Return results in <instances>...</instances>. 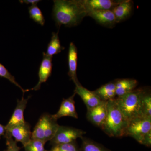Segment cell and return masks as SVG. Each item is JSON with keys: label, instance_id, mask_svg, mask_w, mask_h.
Returning a JSON list of instances; mask_svg holds the SVG:
<instances>
[{"label": "cell", "instance_id": "6da1fadb", "mask_svg": "<svg viewBox=\"0 0 151 151\" xmlns=\"http://www.w3.org/2000/svg\"><path fill=\"white\" fill-rule=\"evenodd\" d=\"M53 2L52 17L58 27L78 25L87 16L81 0H55Z\"/></svg>", "mask_w": 151, "mask_h": 151}, {"label": "cell", "instance_id": "7a4b0ae2", "mask_svg": "<svg viewBox=\"0 0 151 151\" xmlns=\"http://www.w3.org/2000/svg\"><path fill=\"white\" fill-rule=\"evenodd\" d=\"M107 116L101 129L110 137H124L128 122L122 113L116 97L106 102Z\"/></svg>", "mask_w": 151, "mask_h": 151}, {"label": "cell", "instance_id": "3957f363", "mask_svg": "<svg viewBox=\"0 0 151 151\" xmlns=\"http://www.w3.org/2000/svg\"><path fill=\"white\" fill-rule=\"evenodd\" d=\"M147 92L143 89H135L128 94L116 97L120 109L127 122L140 117H144L142 101L143 97Z\"/></svg>", "mask_w": 151, "mask_h": 151}, {"label": "cell", "instance_id": "277c9868", "mask_svg": "<svg viewBox=\"0 0 151 151\" xmlns=\"http://www.w3.org/2000/svg\"><path fill=\"white\" fill-rule=\"evenodd\" d=\"M59 126L57 120L52 115L43 113L32 132L31 139L39 140L45 143L50 141L54 137Z\"/></svg>", "mask_w": 151, "mask_h": 151}, {"label": "cell", "instance_id": "5b68a950", "mask_svg": "<svg viewBox=\"0 0 151 151\" xmlns=\"http://www.w3.org/2000/svg\"><path fill=\"white\" fill-rule=\"evenodd\" d=\"M151 131V119L140 117L128 122L125 136L134 138L141 144L146 134Z\"/></svg>", "mask_w": 151, "mask_h": 151}, {"label": "cell", "instance_id": "8992f818", "mask_svg": "<svg viewBox=\"0 0 151 151\" xmlns=\"http://www.w3.org/2000/svg\"><path fill=\"white\" fill-rule=\"evenodd\" d=\"M86 132L83 130L66 126H59L54 137L50 141L52 146L67 144L76 141L81 138Z\"/></svg>", "mask_w": 151, "mask_h": 151}, {"label": "cell", "instance_id": "52a82bcc", "mask_svg": "<svg viewBox=\"0 0 151 151\" xmlns=\"http://www.w3.org/2000/svg\"><path fill=\"white\" fill-rule=\"evenodd\" d=\"M14 140L20 142L24 146L31 139L32 132L29 123L26 122L22 124L15 125L6 129Z\"/></svg>", "mask_w": 151, "mask_h": 151}, {"label": "cell", "instance_id": "ba28073f", "mask_svg": "<svg viewBox=\"0 0 151 151\" xmlns=\"http://www.w3.org/2000/svg\"><path fill=\"white\" fill-rule=\"evenodd\" d=\"M107 113L106 102H103L100 105L87 110L86 118L89 122L101 129L105 123Z\"/></svg>", "mask_w": 151, "mask_h": 151}, {"label": "cell", "instance_id": "9c48e42d", "mask_svg": "<svg viewBox=\"0 0 151 151\" xmlns=\"http://www.w3.org/2000/svg\"><path fill=\"white\" fill-rule=\"evenodd\" d=\"M52 57L47 55L45 52L43 53V58L41 62L38 72L39 81L37 84L29 90H39L41 84L45 83L50 77L52 71Z\"/></svg>", "mask_w": 151, "mask_h": 151}, {"label": "cell", "instance_id": "30bf717a", "mask_svg": "<svg viewBox=\"0 0 151 151\" xmlns=\"http://www.w3.org/2000/svg\"><path fill=\"white\" fill-rule=\"evenodd\" d=\"M74 93L80 96L87 110L94 108L103 102L93 91L88 90L81 84L76 86Z\"/></svg>", "mask_w": 151, "mask_h": 151}, {"label": "cell", "instance_id": "8fae6325", "mask_svg": "<svg viewBox=\"0 0 151 151\" xmlns=\"http://www.w3.org/2000/svg\"><path fill=\"white\" fill-rule=\"evenodd\" d=\"M76 94L74 92L72 96L63 100L58 111L55 114L52 115L55 119L57 120L62 117L66 116L78 119V114L76 109L75 102L74 100Z\"/></svg>", "mask_w": 151, "mask_h": 151}, {"label": "cell", "instance_id": "7c38bea8", "mask_svg": "<svg viewBox=\"0 0 151 151\" xmlns=\"http://www.w3.org/2000/svg\"><path fill=\"white\" fill-rule=\"evenodd\" d=\"M81 1L88 14L91 11L112 10L122 0H81Z\"/></svg>", "mask_w": 151, "mask_h": 151}, {"label": "cell", "instance_id": "4fadbf2b", "mask_svg": "<svg viewBox=\"0 0 151 151\" xmlns=\"http://www.w3.org/2000/svg\"><path fill=\"white\" fill-rule=\"evenodd\" d=\"M87 16L92 17L99 24L112 28L117 24L116 17L112 10L91 11Z\"/></svg>", "mask_w": 151, "mask_h": 151}, {"label": "cell", "instance_id": "5bb4252c", "mask_svg": "<svg viewBox=\"0 0 151 151\" xmlns=\"http://www.w3.org/2000/svg\"><path fill=\"white\" fill-rule=\"evenodd\" d=\"M30 97V96L25 99L23 97L21 100L18 99L17 100L16 107L8 123L5 126L6 129L15 125L24 124L26 122L24 114Z\"/></svg>", "mask_w": 151, "mask_h": 151}, {"label": "cell", "instance_id": "9a60e30c", "mask_svg": "<svg viewBox=\"0 0 151 151\" xmlns=\"http://www.w3.org/2000/svg\"><path fill=\"white\" fill-rule=\"evenodd\" d=\"M78 52L77 49L73 42H70L68 49V74L75 84L76 86L81 84L78 81L76 74L77 70Z\"/></svg>", "mask_w": 151, "mask_h": 151}, {"label": "cell", "instance_id": "2e32d148", "mask_svg": "<svg viewBox=\"0 0 151 151\" xmlns=\"http://www.w3.org/2000/svg\"><path fill=\"white\" fill-rule=\"evenodd\" d=\"M133 3L130 0H122L119 4L112 10L117 23L128 18L132 12Z\"/></svg>", "mask_w": 151, "mask_h": 151}, {"label": "cell", "instance_id": "e0dca14e", "mask_svg": "<svg viewBox=\"0 0 151 151\" xmlns=\"http://www.w3.org/2000/svg\"><path fill=\"white\" fill-rule=\"evenodd\" d=\"M116 95L121 97L134 90L137 86L138 81L134 79L124 78L116 80Z\"/></svg>", "mask_w": 151, "mask_h": 151}, {"label": "cell", "instance_id": "ac0fdd59", "mask_svg": "<svg viewBox=\"0 0 151 151\" xmlns=\"http://www.w3.org/2000/svg\"><path fill=\"white\" fill-rule=\"evenodd\" d=\"M103 102H107L116 98V82H111L105 84L93 91Z\"/></svg>", "mask_w": 151, "mask_h": 151}, {"label": "cell", "instance_id": "d6986e66", "mask_svg": "<svg viewBox=\"0 0 151 151\" xmlns=\"http://www.w3.org/2000/svg\"><path fill=\"white\" fill-rule=\"evenodd\" d=\"M58 32H52L51 40L47 45L45 54L47 56L52 57L53 55L61 52L64 47L61 46L58 35Z\"/></svg>", "mask_w": 151, "mask_h": 151}, {"label": "cell", "instance_id": "ffe728a7", "mask_svg": "<svg viewBox=\"0 0 151 151\" xmlns=\"http://www.w3.org/2000/svg\"><path fill=\"white\" fill-rule=\"evenodd\" d=\"M81 151H112L103 145L94 142L90 139L82 137Z\"/></svg>", "mask_w": 151, "mask_h": 151}, {"label": "cell", "instance_id": "44dd1931", "mask_svg": "<svg viewBox=\"0 0 151 151\" xmlns=\"http://www.w3.org/2000/svg\"><path fill=\"white\" fill-rule=\"evenodd\" d=\"M30 18L38 24L43 26L45 19L42 12L37 5H31L28 8Z\"/></svg>", "mask_w": 151, "mask_h": 151}, {"label": "cell", "instance_id": "7402d4cb", "mask_svg": "<svg viewBox=\"0 0 151 151\" xmlns=\"http://www.w3.org/2000/svg\"><path fill=\"white\" fill-rule=\"evenodd\" d=\"M45 143L39 140L31 139L23 147L25 151H48L45 147Z\"/></svg>", "mask_w": 151, "mask_h": 151}, {"label": "cell", "instance_id": "603a6c76", "mask_svg": "<svg viewBox=\"0 0 151 151\" xmlns=\"http://www.w3.org/2000/svg\"><path fill=\"white\" fill-rule=\"evenodd\" d=\"M48 151H81L76 141L67 144L52 146Z\"/></svg>", "mask_w": 151, "mask_h": 151}, {"label": "cell", "instance_id": "cb8c5ba5", "mask_svg": "<svg viewBox=\"0 0 151 151\" xmlns=\"http://www.w3.org/2000/svg\"><path fill=\"white\" fill-rule=\"evenodd\" d=\"M0 77L8 79L9 81H10L11 83H13L21 89L23 94H24L25 92L29 91V89H24L22 88V86L16 81L15 78L12 75L5 67L1 63H0Z\"/></svg>", "mask_w": 151, "mask_h": 151}, {"label": "cell", "instance_id": "d4e9b609", "mask_svg": "<svg viewBox=\"0 0 151 151\" xmlns=\"http://www.w3.org/2000/svg\"><path fill=\"white\" fill-rule=\"evenodd\" d=\"M142 112L144 117L151 119V95L150 92H147L143 97Z\"/></svg>", "mask_w": 151, "mask_h": 151}, {"label": "cell", "instance_id": "484cf974", "mask_svg": "<svg viewBox=\"0 0 151 151\" xmlns=\"http://www.w3.org/2000/svg\"><path fill=\"white\" fill-rule=\"evenodd\" d=\"M6 139V149L4 151H19L21 148L17 145V142L14 139L9 133L6 131L4 136Z\"/></svg>", "mask_w": 151, "mask_h": 151}, {"label": "cell", "instance_id": "4316f807", "mask_svg": "<svg viewBox=\"0 0 151 151\" xmlns=\"http://www.w3.org/2000/svg\"><path fill=\"white\" fill-rule=\"evenodd\" d=\"M141 144L149 147L151 146V131L147 133L143 138Z\"/></svg>", "mask_w": 151, "mask_h": 151}, {"label": "cell", "instance_id": "83f0119b", "mask_svg": "<svg viewBox=\"0 0 151 151\" xmlns=\"http://www.w3.org/2000/svg\"><path fill=\"white\" fill-rule=\"evenodd\" d=\"M39 0H22L19 1L22 4H31V5H37L39 2H40Z\"/></svg>", "mask_w": 151, "mask_h": 151}, {"label": "cell", "instance_id": "f1b7e54d", "mask_svg": "<svg viewBox=\"0 0 151 151\" xmlns=\"http://www.w3.org/2000/svg\"><path fill=\"white\" fill-rule=\"evenodd\" d=\"M6 128L5 126H3L2 124H0V139L1 137L4 136L6 132Z\"/></svg>", "mask_w": 151, "mask_h": 151}]
</instances>
